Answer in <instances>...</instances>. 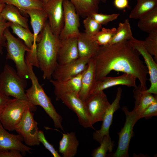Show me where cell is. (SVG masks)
Wrapping results in <instances>:
<instances>
[{"label": "cell", "instance_id": "2e32d148", "mask_svg": "<svg viewBox=\"0 0 157 157\" xmlns=\"http://www.w3.org/2000/svg\"><path fill=\"white\" fill-rule=\"evenodd\" d=\"M122 92L121 88L118 87L115 99L110 104L105 113L101 129L96 131L93 134L94 139L99 143L105 135L109 134V129L112 124L113 114L120 107L119 102Z\"/></svg>", "mask_w": 157, "mask_h": 157}, {"label": "cell", "instance_id": "d6a6232c", "mask_svg": "<svg viewBox=\"0 0 157 157\" xmlns=\"http://www.w3.org/2000/svg\"><path fill=\"white\" fill-rule=\"evenodd\" d=\"M116 29L115 28L110 29L103 28L92 38L100 46L109 44L116 32Z\"/></svg>", "mask_w": 157, "mask_h": 157}, {"label": "cell", "instance_id": "836d02e7", "mask_svg": "<svg viewBox=\"0 0 157 157\" xmlns=\"http://www.w3.org/2000/svg\"><path fill=\"white\" fill-rule=\"evenodd\" d=\"M144 45L149 53L157 60V30L149 33L148 36L143 41Z\"/></svg>", "mask_w": 157, "mask_h": 157}, {"label": "cell", "instance_id": "7402d4cb", "mask_svg": "<svg viewBox=\"0 0 157 157\" xmlns=\"http://www.w3.org/2000/svg\"><path fill=\"white\" fill-rule=\"evenodd\" d=\"M146 90H142L140 85L134 88L133 90L135 103L133 110L139 116L140 119V115L143 111L150 105L157 100V95L154 96L152 94L147 92Z\"/></svg>", "mask_w": 157, "mask_h": 157}, {"label": "cell", "instance_id": "5bb4252c", "mask_svg": "<svg viewBox=\"0 0 157 157\" xmlns=\"http://www.w3.org/2000/svg\"><path fill=\"white\" fill-rule=\"evenodd\" d=\"M89 60L79 58L64 64H58L52 73V77L59 81H67L84 71Z\"/></svg>", "mask_w": 157, "mask_h": 157}, {"label": "cell", "instance_id": "4fadbf2b", "mask_svg": "<svg viewBox=\"0 0 157 157\" xmlns=\"http://www.w3.org/2000/svg\"><path fill=\"white\" fill-rule=\"evenodd\" d=\"M63 1L49 0L44 4L43 8L49 19V23L51 31L54 35L58 36L64 23Z\"/></svg>", "mask_w": 157, "mask_h": 157}, {"label": "cell", "instance_id": "f1b7e54d", "mask_svg": "<svg viewBox=\"0 0 157 157\" xmlns=\"http://www.w3.org/2000/svg\"><path fill=\"white\" fill-rule=\"evenodd\" d=\"M0 3L13 5L20 11L31 9H43L44 4L41 0H0Z\"/></svg>", "mask_w": 157, "mask_h": 157}, {"label": "cell", "instance_id": "7bdbcfd3", "mask_svg": "<svg viewBox=\"0 0 157 157\" xmlns=\"http://www.w3.org/2000/svg\"><path fill=\"white\" fill-rule=\"evenodd\" d=\"M5 5L6 4L4 3H0V21L2 19L1 15V13Z\"/></svg>", "mask_w": 157, "mask_h": 157}, {"label": "cell", "instance_id": "7c38bea8", "mask_svg": "<svg viewBox=\"0 0 157 157\" xmlns=\"http://www.w3.org/2000/svg\"><path fill=\"white\" fill-rule=\"evenodd\" d=\"M130 45L142 56L150 76V86L145 91L151 94H157V64L152 56L145 48L142 40L134 38L128 41Z\"/></svg>", "mask_w": 157, "mask_h": 157}, {"label": "cell", "instance_id": "e575fe53", "mask_svg": "<svg viewBox=\"0 0 157 157\" xmlns=\"http://www.w3.org/2000/svg\"><path fill=\"white\" fill-rule=\"evenodd\" d=\"M85 33L92 38L100 30L102 25L92 18L90 16L85 17L83 21Z\"/></svg>", "mask_w": 157, "mask_h": 157}, {"label": "cell", "instance_id": "484cf974", "mask_svg": "<svg viewBox=\"0 0 157 157\" xmlns=\"http://www.w3.org/2000/svg\"><path fill=\"white\" fill-rule=\"evenodd\" d=\"M137 4L131 11V19H139L157 8V0H137Z\"/></svg>", "mask_w": 157, "mask_h": 157}, {"label": "cell", "instance_id": "8fae6325", "mask_svg": "<svg viewBox=\"0 0 157 157\" xmlns=\"http://www.w3.org/2000/svg\"><path fill=\"white\" fill-rule=\"evenodd\" d=\"M29 108L25 112L22 119L15 130L22 137L28 146L38 145L40 142L38 138L39 131L38 123L34 119V114Z\"/></svg>", "mask_w": 157, "mask_h": 157}, {"label": "cell", "instance_id": "5b68a950", "mask_svg": "<svg viewBox=\"0 0 157 157\" xmlns=\"http://www.w3.org/2000/svg\"><path fill=\"white\" fill-rule=\"evenodd\" d=\"M26 79L21 77L15 69L6 63L0 74V91L7 96L28 101L25 89Z\"/></svg>", "mask_w": 157, "mask_h": 157}, {"label": "cell", "instance_id": "cb8c5ba5", "mask_svg": "<svg viewBox=\"0 0 157 157\" xmlns=\"http://www.w3.org/2000/svg\"><path fill=\"white\" fill-rule=\"evenodd\" d=\"M69 0L73 5L78 15L85 18L92 13H98L100 3L107 1V0Z\"/></svg>", "mask_w": 157, "mask_h": 157}, {"label": "cell", "instance_id": "60d3db41", "mask_svg": "<svg viewBox=\"0 0 157 157\" xmlns=\"http://www.w3.org/2000/svg\"><path fill=\"white\" fill-rule=\"evenodd\" d=\"M11 99L0 91V115Z\"/></svg>", "mask_w": 157, "mask_h": 157}, {"label": "cell", "instance_id": "44dd1931", "mask_svg": "<svg viewBox=\"0 0 157 157\" xmlns=\"http://www.w3.org/2000/svg\"><path fill=\"white\" fill-rule=\"evenodd\" d=\"M79 58L90 59L98 51L99 46L92 38L85 33H81L76 38Z\"/></svg>", "mask_w": 157, "mask_h": 157}, {"label": "cell", "instance_id": "3957f363", "mask_svg": "<svg viewBox=\"0 0 157 157\" xmlns=\"http://www.w3.org/2000/svg\"><path fill=\"white\" fill-rule=\"evenodd\" d=\"M26 62L28 69L29 78L32 83L31 86L26 91L28 101L33 106H39L42 107L52 119L54 126L64 131L62 125V116L57 113L50 99L40 84L33 72L32 63L27 59L26 60Z\"/></svg>", "mask_w": 157, "mask_h": 157}, {"label": "cell", "instance_id": "1f68e13d", "mask_svg": "<svg viewBox=\"0 0 157 157\" xmlns=\"http://www.w3.org/2000/svg\"><path fill=\"white\" fill-rule=\"evenodd\" d=\"M100 143V146L92 151V157H105L107 152L112 151L114 146V142L112 141L109 134L105 135Z\"/></svg>", "mask_w": 157, "mask_h": 157}, {"label": "cell", "instance_id": "4316f807", "mask_svg": "<svg viewBox=\"0 0 157 157\" xmlns=\"http://www.w3.org/2000/svg\"><path fill=\"white\" fill-rule=\"evenodd\" d=\"M134 38L129 20L128 19H126L123 22H120L119 24L116 32L109 44L128 41Z\"/></svg>", "mask_w": 157, "mask_h": 157}, {"label": "cell", "instance_id": "ab89813d", "mask_svg": "<svg viewBox=\"0 0 157 157\" xmlns=\"http://www.w3.org/2000/svg\"><path fill=\"white\" fill-rule=\"evenodd\" d=\"M21 152L16 149L0 151V157H22Z\"/></svg>", "mask_w": 157, "mask_h": 157}, {"label": "cell", "instance_id": "ee69618b", "mask_svg": "<svg viewBox=\"0 0 157 157\" xmlns=\"http://www.w3.org/2000/svg\"><path fill=\"white\" fill-rule=\"evenodd\" d=\"M49 0H41L42 2L44 3H45L47 2Z\"/></svg>", "mask_w": 157, "mask_h": 157}, {"label": "cell", "instance_id": "e0dca14e", "mask_svg": "<svg viewBox=\"0 0 157 157\" xmlns=\"http://www.w3.org/2000/svg\"><path fill=\"white\" fill-rule=\"evenodd\" d=\"M136 79L134 76L126 73L116 77L106 76L96 81L91 94L103 91L106 89L118 85H124L135 88L137 86Z\"/></svg>", "mask_w": 157, "mask_h": 157}, {"label": "cell", "instance_id": "4dcf8cb0", "mask_svg": "<svg viewBox=\"0 0 157 157\" xmlns=\"http://www.w3.org/2000/svg\"><path fill=\"white\" fill-rule=\"evenodd\" d=\"M10 27L13 33L22 40L25 44L30 49L32 47L34 41V35L29 29L17 24L11 23Z\"/></svg>", "mask_w": 157, "mask_h": 157}, {"label": "cell", "instance_id": "ac0fdd59", "mask_svg": "<svg viewBox=\"0 0 157 157\" xmlns=\"http://www.w3.org/2000/svg\"><path fill=\"white\" fill-rule=\"evenodd\" d=\"M79 58L76 38L61 40L57 56L58 64H64Z\"/></svg>", "mask_w": 157, "mask_h": 157}, {"label": "cell", "instance_id": "9c48e42d", "mask_svg": "<svg viewBox=\"0 0 157 157\" xmlns=\"http://www.w3.org/2000/svg\"><path fill=\"white\" fill-rule=\"evenodd\" d=\"M122 109L126 115V121L123 127L118 133L119 136L118 145L116 151L112 155L113 157L129 156L128 149L133 136V127L140 119L139 116L133 110L129 111L126 107H123Z\"/></svg>", "mask_w": 157, "mask_h": 157}, {"label": "cell", "instance_id": "8d00e7d4", "mask_svg": "<svg viewBox=\"0 0 157 157\" xmlns=\"http://www.w3.org/2000/svg\"><path fill=\"white\" fill-rule=\"evenodd\" d=\"M38 138L40 142L45 147L50 151L54 157H60L57 151L53 146L46 140L43 132L39 130L38 133Z\"/></svg>", "mask_w": 157, "mask_h": 157}, {"label": "cell", "instance_id": "f6af8a7d", "mask_svg": "<svg viewBox=\"0 0 157 157\" xmlns=\"http://www.w3.org/2000/svg\"><path fill=\"white\" fill-rule=\"evenodd\" d=\"M3 47L0 46V53H2V49Z\"/></svg>", "mask_w": 157, "mask_h": 157}, {"label": "cell", "instance_id": "d4e9b609", "mask_svg": "<svg viewBox=\"0 0 157 157\" xmlns=\"http://www.w3.org/2000/svg\"><path fill=\"white\" fill-rule=\"evenodd\" d=\"M1 15L2 19L6 21L29 29L28 19L22 16L20 10L15 6L6 4L1 12Z\"/></svg>", "mask_w": 157, "mask_h": 157}, {"label": "cell", "instance_id": "d6986e66", "mask_svg": "<svg viewBox=\"0 0 157 157\" xmlns=\"http://www.w3.org/2000/svg\"><path fill=\"white\" fill-rule=\"evenodd\" d=\"M96 82L94 63L92 58L89 60L87 67L83 72L81 88L78 94L83 102L92 93Z\"/></svg>", "mask_w": 157, "mask_h": 157}, {"label": "cell", "instance_id": "277c9868", "mask_svg": "<svg viewBox=\"0 0 157 157\" xmlns=\"http://www.w3.org/2000/svg\"><path fill=\"white\" fill-rule=\"evenodd\" d=\"M4 35L6 38L5 47L7 53L6 59L15 64L18 74L25 79H29L28 69L25 61V53L30 50L24 43L11 33L8 28L5 29Z\"/></svg>", "mask_w": 157, "mask_h": 157}, {"label": "cell", "instance_id": "30bf717a", "mask_svg": "<svg viewBox=\"0 0 157 157\" xmlns=\"http://www.w3.org/2000/svg\"><path fill=\"white\" fill-rule=\"evenodd\" d=\"M64 23L59 38L61 40L77 38L80 34L79 15L75 7L69 0H63Z\"/></svg>", "mask_w": 157, "mask_h": 157}, {"label": "cell", "instance_id": "f35d334b", "mask_svg": "<svg viewBox=\"0 0 157 157\" xmlns=\"http://www.w3.org/2000/svg\"><path fill=\"white\" fill-rule=\"evenodd\" d=\"M11 22L2 19L0 21V46L5 47L6 40L4 35L5 30L7 28L10 27Z\"/></svg>", "mask_w": 157, "mask_h": 157}, {"label": "cell", "instance_id": "52a82bcc", "mask_svg": "<svg viewBox=\"0 0 157 157\" xmlns=\"http://www.w3.org/2000/svg\"><path fill=\"white\" fill-rule=\"evenodd\" d=\"M56 100H61L77 115L80 125L84 128L94 129L86 113L83 102L78 94L71 90L54 87Z\"/></svg>", "mask_w": 157, "mask_h": 157}, {"label": "cell", "instance_id": "b9f144b4", "mask_svg": "<svg viewBox=\"0 0 157 157\" xmlns=\"http://www.w3.org/2000/svg\"><path fill=\"white\" fill-rule=\"evenodd\" d=\"M115 6L119 9H123L129 7L128 0H114Z\"/></svg>", "mask_w": 157, "mask_h": 157}, {"label": "cell", "instance_id": "f546056e", "mask_svg": "<svg viewBox=\"0 0 157 157\" xmlns=\"http://www.w3.org/2000/svg\"><path fill=\"white\" fill-rule=\"evenodd\" d=\"M83 72L64 81H59L51 79L50 82L53 87H56L72 90L78 94L81 86Z\"/></svg>", "mask_w": 157, "mask_h": 157}, {"label": "cell", "instance_id": "74e56055", "mask_svg": "<svg viewBox=\"0 0 157 157\" xmlns=\"http://www.w3.org/2000/svg\"><path fill=\"white\" fill-rule=\"evenodd\" d=\"M157 115V100L148 106L141 113L140 119L143 117H149Z\"/></svg>", "mask_w": 157, "mask_h": 157}, {"label": "cell", "instance_id": "d590c367", "mask_svg": "<svg viewBox=\"0 0 157 157\" xmlns=\"http://www.w3.org/2000/svg\"><path fill=\"white\" fill-rule=\"evenodd\" d=\"M119 14V13L111 14H105L94 13L91 14L90 16L92 18L100 24H107L109 22L116 19Z\"/></svg>", "mask_w": 157, "mask_h": 157}, {"label": "cell", "instance_id": "7a4b0ae2", "mask_svg": "<svg viewBox=\"0 0 157 157\" xmlns=\"http://www.w3.org/2000/svg\"><path fill=\"white\" fill-rule=\"evenodd\" d=\"M38 38L36 53L39 68L42 72L43 78L50 80L58 64L57 56L61 40L53 33L47 22Z\"/></svg>", "mask_w": 157, "mask_h": 157}, {"label": "cell", "instance_id": "8992f818", "mask_svg": "<svg viewBox=\"0 0 157 157\" xmlns=\"http://www.w3.org/2000/svg\"><path fill=\"white\" fill-rule=\"evenodd\" d=\"M28 108L32 112L35 111L37 109L36 106L28 101L15 98L11 99L0 115V122L7 131L15 130L25 112Z\"/></svg>", "mask_w": 157, "mask_h": 157}, {"label": "cell", "instance_id": "9a60e30c", "mask_svg": "<svg viewBox=\"0 0 157 157\" xmlns=\"http://www.w3.org/2000/svg\"><path fill=\"white\" fill-rule=\"evenodd\" d=\"M23 141L20 135L10 133L0 122V151L16 149L19 151L23 156L27 152L31 153L32 149L23 144Z\"/></svg>", "mask_w": 157, "mask_h": 157}, {"label": "cell", "instance_id": "ffe728a7", "mask_svg": "<svg viewBox=\"0 0 157 157\" xmlns=\"http://www.w3.org/2000/svg\"><path fill=\"white\" fill-rule=\"evenodd\" d=\"M20 11L27 14L30 17L34 38L33 45L36 44L39 41L38 35L46 22L47 15L43 9H31Z\"/></svg>", "mask_w": 157, "mask_h": 157}, {"label": "cell", "instance_id": "83f0119b", "mask_svg": "<svg viewBox=\"0 0 157 157\" xmlns=\"http://www.w3.org/2000/svg\"><path fill=\"white\" fill-rule=\"evenodd\" d=\"M138 26L142 31L149 33L157 30V8L139 19Z\"/></svg>", "mask_w": 157, "mask_h": 157}, {"label": "cell", "instance_id": "ba28073f", "mask_svg": "<svg viewBox=\"0 0 157 157\" xmlns=\"http://www.w3.org/2000/svg\"><path fill=\"white\" fill-rule=\"evenodd\" d=\"M85 110L92 125L102 121L110 104L103 91L91 94L83 102Z\"/></svg>", "mask_w": 157, "mask_h": 157}, {"label": "cell", "instance_id": "603a6c76", "mask_svg": "<svg viewBox=\"0 0 157 157\" xmlns=\"http://www.w3.org/2000/svg\"><path fill=\"white\" fill-rule=\"evenodd\" d=\"M79 141L74 132L63 133L60 141L59 152L63 157H74L76 154Z\"/></svg>", "mask_w": 157, "mask_h": 157}, {"label": "cell", "instance_id": "6da1fadb", "mask_svg": "<svg viewBox=\"0 0 157 157\" xmlns=\"http://www.w3.org/2000/svg\"><path fill=\"white\" fill-rule=\"evenodd\" d=\"M140 55L128 40L100 46L92 58L94 63L96 81L113 71L122 72L138 78L141 89L146 90L148 71Z\"/></svg>", "mask_w": 157, "mask_h": 157}]
</instances>
